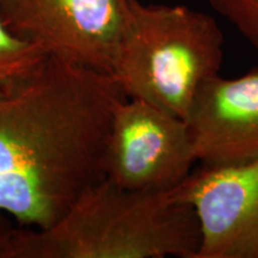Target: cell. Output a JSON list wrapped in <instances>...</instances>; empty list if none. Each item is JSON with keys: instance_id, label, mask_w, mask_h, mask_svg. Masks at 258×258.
Listing matches in <instances>:
<instances>
[{"instance_id": "6da1fadb", "label": "cell", "mask_w": 258, "mask_h": 258, "mask_svg": "<svg viewBox=\"0 0 258 258\" xmlns=\"http://www.w3.org/2000/svg\"><path fill=\"white\" fill-rule=\"evenodd\" d=\"M127 96L111 74L48 56L0 91V213L47 228L105 179L111 122Z\"/></svg>"}, {"instance_id": "7a4b0ae2", "label": "cell", "mask_w": 258, "mask_h": 258, "mask_svg": "<svg viewBox=\"0 0 258 258\" xmlns=\"http://www.w3.org/2000/svg\"><path fill=\"white\" fill-rule=\"evenodd\" d=\"M201 232L172 190L92 185L47 228H15L11 258H196Z\"/></svg>"}, {"instance_id": "3957f363", "label": "cell", "mask_w": 258, "mask_h": 258, "mask_svg": "<svg viewBox=\"0 0 258 258\" xmlns=\"http://www.w3.org/2000/svg\"><path fill=\"white\" fill-rule=\"evenodd\" d=\"M222 60L224 35L212 16L128 0L111 76L127 98L185 120L200 89L220 74Z\"/></svg>"}, {"instance_id": "277c9868", "label": "cell", "mask_w": 258, "mask_h": 258, "mask_svg": "<svg viewBox=\"0 0 258 258\" xmlns=\"http://www.w3.org/2000/svg\"><path fill=\"white\" fill-rule=\"evenodd\" d=\"M128 0H0L10 31L48 56L111 74Z\"/></svg>"}, {"instance_id": "5b68a950", "label": "cell", "mask_w": 258, "mask_h": 258, "mask_svg": "<svg viewBox=\"0 0 258 258\" xmlns=\"http://www.w3.org/2000/svg\"><path fill=\"white\" fill-rule=\"evenodd\" d=\"M196 160L185 120L141 99L125 98L117 106L105 156V179L112 184L171 191Z\"/></svg>"}, {"instance_id": "8992f818", "label": "cell", "mask_w": 258, "mask_h": 258, "mask_svg": "<svg viewBox=\"0 0 258 258\" xmlns=\"http://www.w3.org/2000/svg\"><path fill=\"white\" fill-rule=\"evenodd\" d=\"M172 192L198 217L196 258H258V159L203 165Z\"/></svg>"}, {"instance_id": "52a82bcc", "label": "cell", "mask_w": 258, "mask_h": 258, "mask_svg": "<svg viewBox=\"0 0 258 258\" xmlns=\"http://www.w3.org/2000/svg\"><path fill=\"white\" fill-rule=\"evenodd\" d=\"M196 159L232 165L258 159V70L219 74L200 89L185 118Z\"/></svg>"}, {"instance_id": "ba28073f", "label": "cell", "mask_w": 258, "mask_h": 258, "mask_svg": "<svg viewBox=\"0 0 258 258\" xmlns=\"http://www.w3.org/2000/svg\"><path fill=\"white\" fill-rule=\"evenodd\" d=\"M47 57L36 44L10 31L0 17V91L34 71Z\"/></svg>"}, {"instance_id": "9c48e42d", "label": "cell", "mask_w": 258, "mask_h": 258, "mask_svg": "<svg viewBox=\"0 0 258 258\" xmlns=\"http://www.w3.org/2000/svg\"><path fill=\"white\" fill-rule=\"evenodd\" d=\"M219 14L227 18L258 49V0H209Z\"/></svg>"}, {"instance_id": "30bf717a", "label": "cell", "mask_w": 258, "mask_h": 258, "mask_svg": "<svg viewBox=\"0 0 258 258\" xmlns=\"http://www.w3.org/2000/svg\"><path fill=\"white\" fill-rule=\"evenodd\" d=\"M8 215L0 213V258H11L12 239L16 227L9 225Z\"/></svg>"}]
</instances>
